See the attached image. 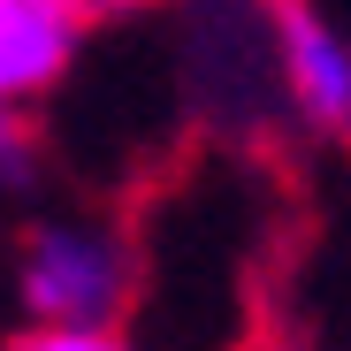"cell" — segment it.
Wrapping results in <instances>:
<instances>
[{
	"mask_svg": "<svg viewBox=\"0 0 351 351\" xmlns=\"http://www.w3.org/2000/svg\"><path fill=\"white\" fill-rule=\"evenodd\" d=\"M306 351H321V343H306Z\"/></svg>",
	"mask_w": 351,
	"mask_h": 351,
	"instance_id": "5b68a950",
	"label": "cell"
},
{
	"mask_svg": "<svg viewBox=\"0 0 351 351\" xmlns=\"http://www.w3.org/2000/svg\"><path fill=\"white\" fill-rule=\"evenodd\" d=\"M107 0H0V114H31L62 92Z\"/></svg>",
	"mask_w": 351,
	"mask_h": 351,
	"instance_id": "3957f363",
	"label": "cell"
},
{
	"mask_svg": "<svg viewBox=\"0 0 351 351\" xmlns=\"http://www.w3.org/2000/svg\"><path fill=\"white\" fill-rule=\"evenodd\" d=\"M138 252L107 214H38L16 245L23 328H123Z\"/></svg>",
	"mask_w": 351,
	"mask_h": 351,
	"instance_id": "6da1fadb",
	"label": "cell"
},
{
	"mask_svg": "<svg viewBox=\"0 0 351 351\" xmlns=\"http://www.w3.org/2000/svg\"><path fill=\"white\" fill-rule=\"evenodd\" d=\"M8 351H138L123 328H23Z\"/></svg>",
	"mask_w": 351,
	"mask_h": 351,
	"instance_id": "277c9868",
	"label": "cell"
},
{
	"mask_svg": "<svg viewBox=\"0 0 351 351\" xmlns=\"http://www.w3.org/2000/svg\"><path fill=\"white\" fill-rule=\"evenodd\" d=\"M267 69L282 107L313 138L351 145V31L313 0H275L267 8Z\"/></svg>",
	"mask_w": 351,
	"mask_h": 351,
	"instance_id": "7a4b0ae2",
	"label": "cell"
}]
</instances>
